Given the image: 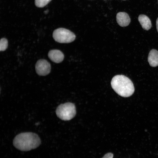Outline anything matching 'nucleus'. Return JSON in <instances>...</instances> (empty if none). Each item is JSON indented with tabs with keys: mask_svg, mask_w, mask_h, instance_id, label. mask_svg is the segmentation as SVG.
<instances>
[{
	"mask_svg": "<svg viewBox=\"0 0 158 158\" xmlns=\"http://www.w3.org/2000/svg\"><path fill=\"white\" fill-rule=\"evenodd\" d=\"M50 63L46 60L41 59L38 60L35 65V70L39 75L45 76L49 74L51 71Z\"/></svg>",
	"mask_w": 158,
	"mask_h": 158,
	"instance_id": "39448f33",
	"label": "nucleus"
},
{
	"mask_svg": "<svg viewBox=\"0 0 158 158\" xmlns=\"http://www.w3.org/2000/svg\"><path fill=\"white\" fill-rule=\"evenodd\" d=\"M8 42L7 40L5 38H2L0 41V51H3L7 48Z\"/></svg>",
	"mask_w": 158,
	"mask_h": 158,
	"instance_id": "9d476101",
	"label": "nucleus"
},
{
	"mask_svg": "<svg viewBox=\"0 0 158 158\" xmlns=\"http://www.w3.org/2000/svg\"><path fill=\"white\" fill-rule=\"evenodd\" d=\"M51 0H35L36 6L38 7H43L46 5Z\"/></svg>",
	"mask_w": 158,
	"mask_h": 158,
	"instance_id": "9b49d317",
	"label": "nucleus"
},
{
	"mask_svg": "<svg viewBox=\"0 0 158 158\" xmlns=\"http://www.w3.org/2000/svg\"><path fill=\"white\" fill-rule=\"evenodd\" d=\"M148 61L150 65L153 67L158 66V51L155 49L151 50L150 52Z\"/></svg>",
	"mask_w": 158,
	"mask_h": 158,
	"instance_id": "6e6552de",
	"label": "nucleus"
},
{
	"mask_svg": "<svg viewBox=\"0 0 158 158\" xmlns=\"http://www.w3.org/2000/svg\"><path fill=\"white\" fill-rule=\"evenodd\" d=\"M76 113L75 105L70 102L60 104L57 107L56 110L57 116L64 121L71 120L75 116Z\"/></svg>",
	"mask_w": 158,
	"mask_h": 158,
	"instance_id": "7ed1b4c3",
	"label": "nucleus"
},
{
	"mask_svg": "<svg viewBox=\"0 0 158 158\" xmlns=\"http://www.w3.org/2000/svg\"><path fill=\"white\" fill-rule=\"evenodd\" d=\"M111 85L114 91L119 95L128 97L134 91L133 84L130 80L123 75H117L112 78Z\"/></svg>",
	"mask_w": 158,
	"mask_h": 158,
	"instance_id": "f03ea898",
	"label": "nucleus"
},
{
	"mask_svg": "<svg viewBox=\"0 0 158 158\" xmlns=\"http://www.w3.org/2000/svg\"><path fill=\"white\" fill-rule=\"evenodd\" d=\"M48 56L51 61L56 63L61 62L64 58L63 53L60 50L57 49L50 51L48 53Z\"/></svg>",
	"mask_w": 158,
	"mask_h": 158,
	"instance_id": "423d86ee",
	"label": "nucleus"
},
{
	"mask_svg": "<svg viewBox=\"0 0 158 158\" xmlns=\"http://www.w3.org/2000/svg\"><path fill=\"white\" fill-rule=\"evenodd\" d=\"M116 19L118 25L121 27L127 26L130 22L128 14L125 12H119L116 15Z\"/></svg>",
	"mask_w": 158,
	"mask_h": 158,
	"instance_id": "0eeeda50",
	"label": "nucleus"
},
{
	"mask_svg": "<svg viewBox=\"0 0 158 158\" xmlns=\"http://www.w3.org/2000/svg\"><path fill=\"white\" fill-rule=\"evenodd\" d=\"M53 38L60 43H69L73 42L75 38V34L67 29L60 28L55 30L53 33Z\"/></svg>",
	"mask_w": 158,
	"mask_h": 158,
	"instance_id": "20e7f679",
	"label": "nucleus"
},
{
	"mask_svg": "<svg viewBox=\"0 0 158 158\" xmlns=\"http://www.w3.org/2000/svg\"><path fill=\"white\" fill-rule=\"evenodd\" d=\"M41 140L38 135L32 132H25L17 135L13 144L17 149L22 151H28L38 147Z\"/></svg>",
	"mask_w": 158,
	"mask_h": 158,
	"instance_id": "f257e3e1",
	"label": "nucleus"
},
{
	"mask_svg": "<svg viewBox=\"0 0 158 158\" xmlns=\"http://www.w3.org/2000/svg\"><path fill=\"white\" fill-rule=\"evenodd\" d=\"M156 23L157 29V31L158 32V18L157 19Z\"/></svg>",
	"mask_w": 158,
	"mask_h": 158,
	"instance_id": "ddd939ff",
	"label": "nucleus"
},
{
	"mask_svg": "<svg viewBox=\"0 0 158 158\" xmlns=\"http://www.w3.org/2000/svg\"><path fill=\"white\" fill-rule=\"evenodd\" d=\"M138 20L143 29L148 30L150 29L152 26L151 23L147 16L144 15H140L138 17Z\"/></svg>",
	"mask_w": 158,
	"mask_h": 158,
	"instance_id": "1a4fd4ad",
	"label": "nucleus"
},
{
	"mask_svg": "<svg viewBox=\"0 0 158 158\" xmlns=\"http://www.w3.org/2000/svg\"><path fill=\"white\" fill-rule=\"evenodd\" d=\"M113 154L111 153H108L106 154L102 158H113Z\"/></svg>",
	"mask_w": 158,
	"mask_h": 158,
	"instance_id": "f8f14e48",
	"label": "nucleus"
}]
</instances>
